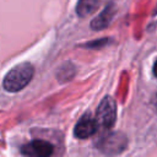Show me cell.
I'll return each instance as SVG.
<instances>
[{
	"instance_id": "obj_1",
	"label": "cell",
	"mask_w": 157,
	"mask_h": 157,
	"mask_svg": "<svg viewBox=\"0 0 157 157\" xmlns=\"http://www.w3.org/2000/svg\"><path fill=\"white\" fill-rule=\"evenodd\" d=\"M34 69L29 63H21L12 67L4 77L2 86L7 92H18L32 80Z\"/></svg>"
},
{
	"instance_id": "obj_2",
	"label": "cell",
	"mask_w": 157,
	"mask_h": 157,
	"mask_svg": "<svg viewBox=\"0 0 157 157\" xmlns=\"http://www.w3.org/2000/svg\"><path fill=\"white\" fill-rule=\"evenodd\" d=\"M115 118H117L115 102L112 97L107 96L101 101V103L97 108L96 120H97L98 128H102L105 130L110 129L115 123Z\"/></svg>"
},
{
	"instance_id": "obj_3",
	"label": "cell",
	"mask_w": 157,
	"mask_h": 157,
	"mask_svg": "<svg viewBox=\"0 0 157 157\" xmlns=\"http://www.w3.org/2000/svg\"><path fill=\"white\" fill-rule=\"evenodd\" d=\"M126 139L119 132H110L101 137L98 147L107 153H119L125 148Z\"/></svg>"
},
{
	"instance_id": "obj_4",
	"label": "cell",
	"mask_w": 157,
	"mask_h": 157,
	"mask_svg": "<svg viewBox=\"0 0 157 157\" xmlns=\"http://www.w3.org/2000/svg\"><path fill=\"white\" fill-rule=\"evenodd\" d=\"M21 152L27 157H50L54 147L45 140H33L21 147Z\"/></svg>"
},
{
	"instance_id": "obj_5",
	"label": "cell",
	"mask_w": 157,
	"mask_h": 157,
	"mask_svg": "<svg viewBox=\"0 0 157 157\" xmlns=\"http://www.w3.org/2000/svg\"><path fill=\"white\" fill-rule=\"evenodd\" d=\"M97 129H98V124L96 118H93L90 113H86L76 123L74 128V135L77 139H87L92 136L97 131Z\"/></svg>"
},
{
	"instance_id": "obj_6",
	"label": "cell",
	"mask_w": 157,
	"mask_h": 157,
	"mask_svg": "<svg viewBox=\"0 0 157 157\" xmlns=\"http://www.w3.org/2000/svg\"><path fill=\"white\" fill-rule=\"evenodd\" d=\"M113 15H114V6L110 4L109 6H107V7L101 12L99 16H97V17L92 21V23H91L92 28H93V29H102V28L107 27V26L109 25V22L112 21Z\"/></svg>"
},
{
	"instance_id": "obj_7",
	"label": "cell",
	"mask_w": 157,
	"mask_h": 157,
	"mask_svg": "<svg viewBox=\"0 0 157 157\" xmlns=\"http://www.w3.org/2000/svg\"><path fill=\"white\" fill-rule=\"evenodd\" d=\"M99 2L101 0H78L76 6V12L81 17H86L97 10Z\"/></svg>"
},
{
	"instance_id": "obj_8",
	"label": "cell",
	"mask_w": 157,
	"mask_h": 157,
	"mask_svg": "<svg viewBox=\"0 0 157 157\" xmlns=\"http://www.w3.org/2000/svg\"><path fill=\"white\" fill-rule=\"evenodd\" d=\"M153 75L157 77V60H156V63H155V65H153Z\"/></svg>"
},
{
	"instance_id": "obj_9",
	"label": "cell",
	"mask_w": 157,
	"mask_h": 157,
	"mask_svg": "<svg viewBox=\"0 0 157 157\" xmlns=\"http://www.w3.org/2000/svg\"><path fill=\"white\" fill-rule=\"evenodd\" d=\"M153 107H155V109L157 110V94H156L155 98H153Z\"/></svg>"
}]
</instances>
